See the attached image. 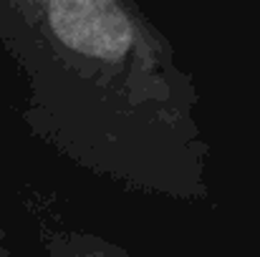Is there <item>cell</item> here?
Listing matches in <instances>:
<instances>
[{"label":"cell","mask_w":260,"mask_h":257,"mask_svg":"<svg viewBox=\"0 0 260 257\" xmlns=\"http://www.w3.org/2000/svg\"><path fill=\"white\" fill-rule=\"evenodd\" d=\"M0 43L25 79L33 136L121 187L210 199L194 76L137 3L0 0Z\"/></svg>","instance_id":"obj_1"},{"label":"cell","mask_w":260,"mask_h":257,"mask_svg":"<svg viewBox=\"0 0 260 257\" xmlns=\"http://www.w3.org/2000/svg\"><path fill=\"white\" fill-rule=\"evenodd\" d=\"M38 240L48 257H134L101 235H91L84 230H69V227H53L46 222H41L38 227Z\"/></svg>","instance_id":"obj_2"},{"label":"cell","mask_w":260,"mask_h":257,"mask_svg":"<svg viewBox=\"0 0 260 257\" xmlns=\"http://www.w3.org/2000/svg\"><path fill=\"white\" fill-rule=\"evenodd\" d=\"M0 257H13L10 255V250H8V245H5V235H3V230H0Z\"/></svg>","instance_id":"obj_3"}]
</instances>
